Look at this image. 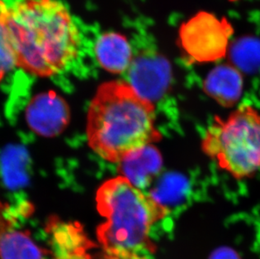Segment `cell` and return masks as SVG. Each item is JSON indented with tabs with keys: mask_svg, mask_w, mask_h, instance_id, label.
I'll return each instance as SVG.
<instances>
[{
	"mask_svg": "<svg viewBox=\"0 0 260 259\" xmlns=\"http://www.w3.org/2000/svg\"><path fill=\"white\" fill-rule=\"evenodd\" d=\"M8 26L16 68L51 77L76 58L79 28L59 0H19L9 6Z\"/></svg>",
	"mask_w": 260,
	"mask_h": 259,
	"instance_id": "obj_1",
	"label": "cell"
},
{
	"mask_svg": "<svg viewBox=\"0 0 260 259\" xmlns=\"http://www.w3.org/2000/svg\"><path fill=\"white\" fill-rule=\"evenodd\" d=\"M155 108L128 82L100 86L88 109V144L101 157L120 163L125 156L159 141Z\"/></svg>",
	"mask_w": 260,
	"mask_h": 259,
	"instance_id": "obj_2",
	"label": "cell"
},
{
	"mask_svg": "<svg viewBox=\"0 0 260 259\" xmlns=\"http://www.w3.org/2000/svg\"><path fill=\"white\" fill-rule=\"evenodd\" d=\"M96 201L99 212L106 218L97 229L105 253L123 258L154 252L150 231L169 212L154 196L119 176L101 185Z\"/></svg>",
	"mask_w": 260,
	"mask_h": 259,
	"instance_id": "obj_3",
	"label": "cell"
},
{
	"mask_svg": "<svg viewBox=\"0 0 260 259\" xmlns=\"http://www.w3.org/2000/svg\"><path fill=\"white\" fill-rule=\"evenodd\" d=\"M202 149L237 179L260 169V114L243 105L223 120L216 118L202 140Z\"/></svg>",
	"mask_w": 260,
	"mask_h": 259,
	"instance_id": "obj_4",
	"label": "cell"
},
{
	"mask_svg": "<svg viewBox=\"0 0 260 259\" xmlns=\"http://www.w3.org/2000/svg\"><path fill=\"white\" fill-rule=\"evenodd\" d=\"M233 34V27L226 18L203 11L182 24L179 43L191 61L213 62L226 56Z\"/></svg>",
	"mask_w": 260,
	"mask_h": 259,
	"instance_id": "obj_5",
	"label": "cell"
},
{
	"mask_svg": "<svg viewBox=\"0 0 260 259\" xmlns=\"http://www.w3.org/2000/svg\"><path fill=\"white\" fill-rule=\"evenodd\" d=\"M26 121L37 134L56 137L65 130L70 120V110L63 99L54 92L35 96L26 107Z\"/></svg>",
	"mask_w": 260,
	"mask_h": 259,
	"instance_id": "obj_6",
	"label": "cell"
},
{
	"mask_svg": "<svg viewBox=\"0 0 260 259\" xmlns=\"http://www.w3.org/2000/svg\"><path fill=\"white\" fill-rule=\"evenodd\" d=\"M170 64L157 54H145L133 59L129 69L131 85L147 101H155L165 93L170 80Z\"/></svg>",
	"mask_w": 260,
	"mask_h": 259,
	"instance_id": "obj_7",
	"label": "cell"
},
{
	"mask_svg": "<svg viewBox=\"0 0 260 259\" xmlns=\"http://www.w3.org/2000/svg\"><path fill=\"white\" fill-rule=\"evenodd\" d=\"M47 255L29 233L16 229L10 207L0 201V259H47Z\"/></svg>",
	"mask_w": 260,
	"mask_h": 259,
	"instance_id": "obj_8",
	"label": "cell"
},
{
	"mask_svg": "<svg viewBox=\"0 0 260 259\" xmlns=\"http://www.w3.org/2000/svg\"><path fill=\"white\" fill-rule=\"evenodd\" d=\"M94 53L101 66L113 74L129 70L134 59L127 39L117 33L102 35L96 42Z\"/></svg>",
	"mask_w": 260,
	"mask_h": 259,
	"instance_id": "obj_9",
	"label": "cell"
},
{
	"mask_svg": "<svg viewBox=\"0 0 260 259\" xmlns=\"http://www.w3.org/2000/svg\"><path fill=\"white\" fill-rule=\"evenodd\" d=\"M161 156L152 145L141 148L128 155L120 161L119 172L120 176L127 179L137 188H144L152 177L159 171Z\"/></svg>",
	"mask_w": 260,
	"mask_h": 259,
	"instance_id": "obj_10",
	"label": "cell"
},
{
	"mask_svg": "<svg viewBox=\"0 0 260 259\" xmlns=\"http://www.w3.org/2000/svg\"><path fill=\"white\" fill-rule=\"evenodd\" d=\"M204 87L216 101L230 105L238 101L242 93L243 78L238 69L231 64H220L207 75Z\"/></svg>",
	"mask_w": 260,
	"mask_h": 259,
	"instance_id": "obj_11",
	"label": "cell"
},
{
	"mask_svg": "<svg viewBox=\"0 0 260 259\" xmlns=\"http://www.w3.org/2000/svg\"><path fill=\"white\" fill-rule=\"evenodd\" d=\"M29 156L20 146H8L0 155V172L8 188H22L28 179Z\"/></svg>",
	"mask_w": 260,
	"mask_h": 259,
	"instance_id": "obj_12",
	"label": "cell"
},
{
	"mask_svg": "<svg viewBox=\"0 0 260 259\" xmlns=\"http://www.w3.org/2000/svg\"><path fill=\"white\" fill-rule=\"evenodd\" d=\"M9 6L5 1L0 0V82L13 69L16 68L8 26Z\"/></svg>",
	"mask_w": 260,
	"mask_h": 259,
	"instance_id": "obj_13",
	"label": "cell"
},
{
	"mask_svg": "<svg viewBox=\"0 0 260 259\" xmlns=\"http://www.w3.org/2000/svg\"><path fill=\"white\" fill-rule=\"evenodd\" d=\"M101 259H150L148 258V256L147 255H133L131 257H123V258H119V257H113L111 255L106 254L104 253L103 256L101 257Z\"/></svg>",
	"mask_w": 260,
	"mask_h": 259,
	"instance_id": "obj_14",
	"label": "cell"
},
{
	"mask_svg": "<svg viewBox=\"0 0 260 259\" xmlns=\"http://www.w3.org/2000/svg\"><path fill=\"white\" fill-rule=\"evenodd\" d=\"M230 2H237V1H239V0H229Z\"/></svg>",
	"mask_w": 260,
	"mask_h": 259,
	"instance_id": "obj_15",
	"label": "cell"
}]
</instances>
